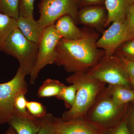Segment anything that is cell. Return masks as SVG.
<instances>
[{
  "mask_svg": "<svg viewBox=\"0 0 134 134\" xmlns=\"http://www.w3.org/2000/svg\"><path fill=\"white\" fill-rule=\"evenodd\" d=\"M98 35L84 32L81 38L68 40L62 38L56 47L58 56L55 63L69 73L85 72L96 66L105 55L96 46Z\"/></svg>",
  "mask_w": 134,
  "mask_h": 134,
  "instance_id": "6da1fadb",
  "label": "cell"
},
{
  "mask_svg": "<svg viewBox=\"0 0 134 134\" xmlns=\"http://www.w3.org/2000/svg\"><path fill=\"white\" fill-rule=\"evenodd\" d=\"M68 83L76 86L77 92L74 105L62 114L65 121L84 118L99 94L106 84L94 79L86 72L74 73L66 79Z\"/></svg>",
  "mask_w": 134,
  "mask_h": 134,
  "instance_id": "7a4b0ae2",
  "label": "cell"
},
{
  "mask_svg": "<svg viewBox=\"0 0 134 134\" xmlns=\"http://www.w3.org/2000/svg\"><path fill=\"white\" fill-rule=\"evenodd\" d=\"M114 102L107 86L98 94L84 119L107 130L116 126L122 118V108Z\"/></svg>",
  "mask_w": 134,
  "mask_h": 134,
  "instance_id": "3957f363",
  "label": "cell"
},
{
  "mask_svg": "<svg viewBox=\"0 0 134 134\" xmlns=\"http://www.w3.org/2000/svg\"><path fill=\"white\" fill-rule=\"evenodd\" d=\"M38 50V44L26 38L16 26L8 37L2 49L18 60L19 68L26 76L31 73Z\"/></svg>",
  "mask_w": 134,
  "mask_h": 134,
  "instance_id": "277c9868",
  "label": "cell"
},
{
  "mask_svg": "<svg viewBox=\"0 0 134 134\" xmlns=\"http://www.w3.org/2000/svg\"><path fill=\"white\" fill-rule=\"evenodd\" d=\"M62 37L58 33L54 24L45 28L38 44L37 59L30 74L31 85L35 83L39 73L44 67L55 63L58 58L56 47Z\"/></svg>",
  "mask_w": 134,
  "mask_h": 134,
  "instance_id": "5b68a950",
  "label": "cell"
},
{
  "mask_svg": "<svg viewBox=\"0 0 134 134\" xmlns=\"http://www.w3.org/2000/svg\"><path fill=\"white\" fill-rule=\"evenodd\" d=\"M85 72L94 79L108 85L129 87L130 83L126 70L114 54L105 55L96 66Z\"/></svg>",
  "mask_w": 134,
  "mask_h": 134,
  "instance_id": "8992f818",
  "label": "cell"
},
{
  "mask_svg": "<svg viewBox=\"0 0 134 134\" xmlns=\"http://www.w3.org/2000/svg\"><path fill=\"white\" fill-rule=\"evenodd\" d=\"M25 76L19 68L11 80L0 83V125L8 123L12 117L17 97L28 92Z\"/></svg>",
  "mask_w": 134,
  "mask_h": 134,
  "instance_id": "52a82bcc",
  "label": "cell"
},
{
  "mask_svg": "<svg viewBox=\"0 0 134 134\" xmlns=\"http://www.w3.org/2000/svg\"><path fill=\"white\" fill-rule=\"evenodd\" d=\"M77 0H41L39 9L40 17L38 20L43 29L54 24L62 17L69 15L78 20Z\"/></svg>",
  "mask_w": 134,
  "mask_h": 134,
  "instance_id": "ba28073f",
  "label": "cell"
},
{
  "mask_svg": "<svg viewBox=\"0 0 134 134\" xmlns=\"http://www.w3.org/2000/svg\"><path fill=\"white\" fill-rule=\"evenodd\" d=\"M125 19L113 22L111 26L96 42L97 47L101 48L105 52V55H114L122 43L129 40Z\"/></svg>",
  "mask_w": 134,
  "mask_h": 134,
  "instance_id": "9c48e42d",
  "label": "cell"
},
{
  "mask_svg": "<svg viewBox=\"0 0 134 134\" xmlns=\"http://www.w3.org/2000/svg\"><path fill=\"white\" fill-rule=\"evenodd\" d=\"M54 134H102L105 130L83 118L65 121L54 117Z\"/></svg>",
  "mask_w": 134,
  "mask_h": 134,
  "instance_id": "30bf717a",
  "label": "cell"
},
{
  "mask_svg": "<svg viewBox=\"0 0 134 134\" xmlns=\"http://www.w3.org/2000/svg\"><path fill=\"white\" fill-rule=\"evenodd\" d=\"M8 123L17 134H37L41 127L39 119L23 115L15 110Z\"/></svg>",
  "mask_w": 134,
  "mask_h": 134,
  "instance_id": "8fae6325",
  "label": "cell"
},
{
  "mask_svg": "<svg viewBox=\"0 0 134 134\" xmlns=\"http://www.w3.org/2000/svg\"><path fill=\"white\" fill-rule=\"evenodd\" d=\"M133 3L134 0H105L108 15L104 26L115 21L126 19L128 10Z\"/></svg>",
  "mask_w": 134,
  "mask_h": 134,
  "instance_id": "7c38bea8",
  "label": "cell"
},
{
  "mask_svg": "<svg viewBox=\"0 0 134 134\" xmlns=\"http://www.w3.org/2000/svg\"><path fill=\"white\" fill-rule=\"evenodd\" d=\"M54 24L56 30L62 38L75 40L81 38L83 31L76 25L74 20L69 15L62 17Z\"/></svg>",
  "mask_w": 134,
  "mask_h": 134,
  "instance_id": "4fadbf2b",
  "label": "cell"
},
{
  "mask_svg": "<svg viewBox=\"0 0 134 134\" xmlns=\"http://www.w3.org/2000/svg\"><path fill=\"white\" fill-rule=\"evenodd\" d=\"M16 27L30 41L38 44L44 29L34 18L19 16L16 20Z\"/></svg>",
  "mask_w": 134,
  "mask_h": 134,
  "instance_id": "5bb4252c",
  "label": "cell"
},
{
  "mask_svg": "<svg viewBox=\"0 0 134 134\" xmlns=\"http://www.w3.org/2000/svg\"><path fill=\"white\" fill-rule=\"evenodd\" d=\"M80 23L88 26H98L105 20V11L103 8L90 7L81 10L78 15Z\"/></svg>",
  "mask_w": 134,
  "mask_h": 134,
  "instance_id": "9a60e30c",
  "label": "cell"
},
{
  "mask_svg": "<svg viewBox=\"0 0 134 134\" xmlns=\"http://www.w3.org/2000/svg\"><path fill=\"white\" fill-rule=\"evenodd\" d=\"M107 87L113 99L118 105H125L134 101V90L127 86L108 85Z\"/></svg>",
  "mask_w": 134,
  "mask_h": 134,
  "instance_id": "2e32d148",
  "label": "cell"
},
{
  "mask_svg": "<svg viewBox=\"0 0 134 134\" xmlns=\"http://www.w3.org/2000/svg\"><path fill=\"white\" fill-rule=\"evenodd\" d=\"M65 85L58 80L47 79L44 81L39 88L38 97L39 98L56 97Z\"/></svg>",
  "mask_w": 134,
  "mask_h": 134,
  "instance_id": "e0dca14e",
  "label": "cell"
},
{
  "mask_svg": "<svg viewBox=\"0 0 134 134\" xmlns=\"http://www.w3.org/2000/svg\"><path fill=\"white\" fill-rule=\"evenodd\" d=\"M16 26V20L0 13V50H2L8 37Z\"/></svg>",
  "mask_w": 134,
  "mask_h": 134,
  "instance_id": "ac0fdd59",
  "label": "cell"
},
{
  "mask_svg": "<svg viewBox=\"0 0 134 134\" xmlns=\"http://www.w3.org/2000/svg\"><path fill=\"white\" fill-rule=\"evenodd\" d=\"M76 86L72 84L70 86L65 85L56 98L63 100L66 108L69 109L74 104L76 98Z\"/></svg>",
  "mask_w": 134,
  "mask_h": 134,
  "instance_id": "d6986e66",
  "label": "cell"
},
{
  "mask_svg": "<svg viewBox=\"0 0 134 134\" xmlns=\"http://www.w3.org/2000/svg\"><path fill=\"white\" fill-rule=\"evenodd\" d=\"M19 0H0V10L3 14L17 20L19 17Z\"/></svg>",
  "mask_w": 134,
  "mask_h": 134,
  "instance_id": "ffe728a7",
  "label": "cell"
},
{
  "mask_svg": "<svg viewBox=\"0 0 134 134\" xmlns=\"http://www.w3.org/2000/svg\"><path fill=\"white\" fill-rule=\"evenodd\" d=\"M26 108L31 115L34 118L40 119L47 114L45 107L39 102L34 101H27Z\"/></svg>",
  "mask_w": 134,
  "mask_h": 134,
  "instance_id": "44dd1931",
  "label": "cell"
},
{
  "mask_svg": "<svg viewBox=\"0 0 134 134\" xmlns=\"http://www.w3.org/2000/svg\"><path fill=\"white\" fill-rule=\"evenodd\" d=\"M54 116L51 113H47L43 118L39 119L41 127L37 134H54L53 122Z\"/></svg>",
  "mask_w": 134,
  "mask_h": 134,
  "instance_id": "7402d4cb",
  "label": "cell"
},
{
  "mask_svg": "<svg viewBox=\"0 0 134 134\" xmlns=\"http://www.w3.org/2000/svg\"><path fill=\"white\" fill-rule=\"evenodd\" d=\"M35 1L19 0V16L34 18V6Z\"/></svg>",
  "mask_w": 134,
  "mask_h": 134,
  "instance_id": "603a6c76",
  "label": "cell"
},
{
  "mask_svg": "<svg viewBox=\"0 0 134 134\" xmlns=\"http://www.w3.org/2000/svg\"><path fill=\"white\" fill-rule=\"evenodd\" d=\"M102 134H131L127 118H125L115 126L105 130Z\"/></svg>",
  "mask_w": 134,
  "mask_h": 134,
  "instance_id": "cb8c5ba5",
  "label": "cell"
},
{
  "mask_svg": "<svg viewBox=\"0 0 134 134\" xmlns=\"http://www.w3.org/2000/svg\"><path fill=\"white\" fill-rule=\"evenodd\" d=\"M127 31L131 40L134 34V3L130 7L125 19Z\"/></svg>",
  "mask_w": 134,
  "mask_h": 134,
  "instance_id": "d4e9b609",
  "label": "cell"
},
{
  "mask_svg": "<svg viewBox=\"0 0 134 134\" xmlns=\"http://www.w3.org/2000/svg\"><path fill=\"white\" fill-rule=\"evenodd\" d=\"M27 102L25 94L19 95L17 97L15 101L14 110L23 115L26 116L31 115L28 112L26 108Z\"/></svg>",
  "mask_w": 134,
  "mask_h": 134,
  "instance_id": "484cf974",
  "label": "cell"
},
{
  "mask_svg": "<svg viewBox=\"0 0 134 134\" xmlns=\"http://www.w3.org/2000/svg\"><path fill=\"white\" fill-rule=\"evenodd\" d=\"M117 56L125 68L129 77L134 79V61L125 58L120 54H119Z\"/></svg>",
  "mask_w": 134,
  "mask_h": 134,
  "instance_id": "4316f807",
  "label": "cell"
},
{
  "mask_svg": "<svg viewBox=\"0 0 134 134\" xmlns=\"http://www.w3.org/2000/svg\"><path fill=\"white\" fill-rule=\"evenodd\" d=\"M122 52L125 55L129 57V59L134 61V39L130 41L123 46Z\"/></svg>",
  "mask_w": 134,
  "mask_h": 134,
  "instance_id": "83f0119b",
  "label": "cell"
},
{
  "mask_svg": "<svg viewBox=\"0 0 134 134\" xmlns=\"http://www.w3.org/2000/svg\"><path fill=\"white\" fill-rule=\"evenodd\" d=\"M103 0H81V2L83 5H89L96 4L101 2Z\"/></svg>",
  "mask_w": 134,
  "mask_h": 134,
  "instance_id": "f1b7e54d",
  "label": "cell"
},
{
  "mask_svg": "<svg viewBox=\"0 0 134 134\" xmlns=\"http://www.w3.org/2000/svg\"><path fill=\"white\" fill-rule=\"evenodd\" d=\"M127 121L130 130L134 129V113L130 116L129 119L127 118Z\"/></svg>",
  "mask_w": 134,
  "mask_h": 134,
  "instance_id": "f546056e",
  "label": "cell"
},
{
  "mask_svg": "<svg viewBox=\"0 0 134 134\" xmlns=\"http://www.w3.org/2000/svg\"><path fill=\"white\" fill-rule=\"evenodd\" d=\"M4 134H17L16 132L13 129V128L11 126H10L7 129V130L5 132Z\"/></svg>",
  "mask_w": 134,
  "mask_h": 134,
  "instance_id": "4dcf8cb0",
  "label": "cell"
},
{
  "mask_svg": "<svg viewBox=\"0 0 134 134\" xmlns=\"http://www.w3.org/2000/svg\"><path fill=\"white\" fill-rule=\"evenodd\" d=\"M129 81L130 83H131L132 85V86H133L134 88V79H132V78L129 77Z\"/></svg>",
  "mask_w": 134,
  "mask_h": 134,
  "instance_id": "1f68e13d",
  "label": "cell"
},
{
  "mask_svg": "<svg viewBox=\"0 0 134 134\" xmlns=\"http://www.w3.org/2000/svg\"><path fill=\"white\" fill-rule=\"evenodd\" d=\"M130 132H131V133H132V132H134V129H133L131 130H130Z\"/></svg>",
  "mask_w": 134,
  "mask_h": 134,
  "instance_id": "d6a6232c",
  "label": "cell"
},
{
  "mask_svg": "<svg viewBox=\"0 0 134 134\" xmlns=\"http://www.w3.org/2000/svg\"><path fill=\"white\" fill-rule=\"evenodd\" d=\"M134 39V34L133 35V36H132V39H131V40H133Z\"/></svg>",
  "mask_w": 134,
  "mask_h": 134,
  "instance_id": "836d02e7",
  "label": "cell"
},
{
  "mask_svg": "<svg viewBox=\"0 0 134 134\" xmlns=\"http://www.w3.org/2000/svg\"><path fill=\"white\" fill-rule=\"evenodd\" d=\"M131 134H134V132H132V133H131Z\"/></svg>",
  "mask_w": 134,
  "mask_h": 134,
  "instance_id": "e575fe53",
  "label": "cell"
}]
</instances>
